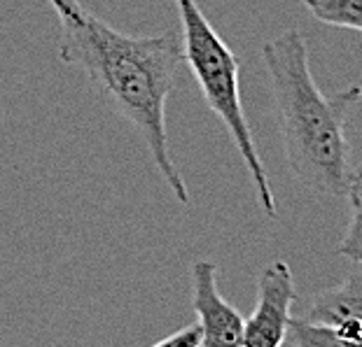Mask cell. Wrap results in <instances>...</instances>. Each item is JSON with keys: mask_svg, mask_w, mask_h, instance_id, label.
Segmentation results:
<instances>
[{"mask_svg": "<svg viewBox=\"0 0 362 347\" xmlns=\"http://www.w3.org/2000/svg\"><path fill=\"white\" fill-rule=\"evenodd\" d=\"M49 5L61 21V61L78 66L96 94L141 133L168 191L187 205L189 189L173 164L166 133V100L182 63L178 37L119 33L78 0H49Z\"/></svg>", "mask_w": 362, "mask_h": 347, "instance_id": "obj_1", "label": "cell"}, {"mask_svg": "<svg viewBox=\"0 0 362 347\" xmlns=\"http://www.w3.org/2000/svg\"><path fill=\"white\" fill-rule=\"evenodd\" d=\"M267 66L285 161L292 177L313 194L344 196L351 180L346 117L362 100V87L325 96L313 80L306 40L297 28L264 42Z\"/></svg>", "mask_w": 362, "mask_h": 347, "instance_id": "obj_2", "label": "cell"}, {"mask_svg": "<svg viewBox=\"0 0 362 347\" xmlns=\"http://www.w3.org/2000/svg\"><path fill=\"white\" fill-rule=\"evenodd\" d=\"M182 26V61L189 66L192 75L202 89V96L211 112L227 128L241 154L245 168L250 173L252 187H255L257 203L269 219H276L279 205H276L274 189L262 164L252 130L245 119L241 103V84H238V59L222 40L220 33L211 26L197 0H175Z\"/></svg>", "mask_w": 362, "mask_h": 347, "instance_id": "obj_3", "label": "cell"}, {"mask_svg": "<svg viewBox=\"0 0 362 347\" xmlns=\"http://www.w3.org/2000/svg\"><path fill=\"white\" fill-rule=\"evenodd\" d=\"M297 300V287L292 268L276 259L259 271L257 300L250 317L243 319L241 347H283L290 336L292 305Z\"/></svg>", "mask_w": 362, "mask_h": 347, "instance_id": "obj_4", "label": "cell"}, {"mask_svg": "<svg viewBox=\"0 0 362 347\" xmlns=\"http://www.w3.org/2000/svg\"><path fill=\"white\" fill-rule=\"evenodd\" d=\"M218 266L197 261L192 266V308L202 329V347H241L243 317L218 287Z\"/></svg>", "mask_w": 362, "mask_h": 347, "instance_id": "obj_5", "label": "cell"}, {"mask_svg": "<svg viewBox=\"0 0 362 347\" xmlns=\"http://www.w3.org/2000/svg\"><path fill=\"white\" fill-rule=\"evenodd\" d=\"M304 319L315 324H356L362 329V264H356L344 282L320 289Z\"/></svg>", "mask_w": 362, "mask_h": 347, "instance_id": "obj_6", "label": "cell"}, {"mask_svg": "<svg viewBox=\"0 0 362 347\" xmlns=\"http://www.w3.org/2000/svg\"><path fill=\"white\" fill-rule=\"evenodd\" d=\"M290 336L295 347H362V329L356 324H315L292 317Z\"/></svg>", "mask_w": 362, "mask_h": 347, "instance_id": "obj_7", "label": "cell"}, {"mask_svg": "<svg viewBox=\"0 0 362 347\" xmlns=\"http://www.w3.org/2000/svg\"><path fill=\"white\" fill-rule=\"evenodd\" d=\"M346 194H349L351 217L341 241L337 245V252L341 257L351 259L353 264H362V164L356 173H351Z\"/></svg>", "mask_w": 362, "mask_h": 347, "instance_id": "obj_8", "label": "cell"}, {"mask_svg": "<svg viewBox=\"0 0 362 347\" xmlns=\"http://www.w3.org/2000/svg\"><path fill=\"white\" fill-rule=\"evenodd\" d=\"M302 3L322 24L362 33V0H302Z\"/></svg>", "mask_w": 362, "mask_h": 347, "instance_id": "obj_9", "label": "cell"}, {"mask_svg": "<svg viewBox=\"0 0 362 347\" xmlns=\"http://www.w3.org/2000/svg\"><path fill=\"white\" fill-rule=\"evenodd\" d=\"M152 347H202V329L199 324H189V327H182L173 331L171 336L161 338Z\"/></svg>", "mask_w": 362, "mask_h": 347, "instance_id": "obj_10", "label": "cell"}]
</instances>
